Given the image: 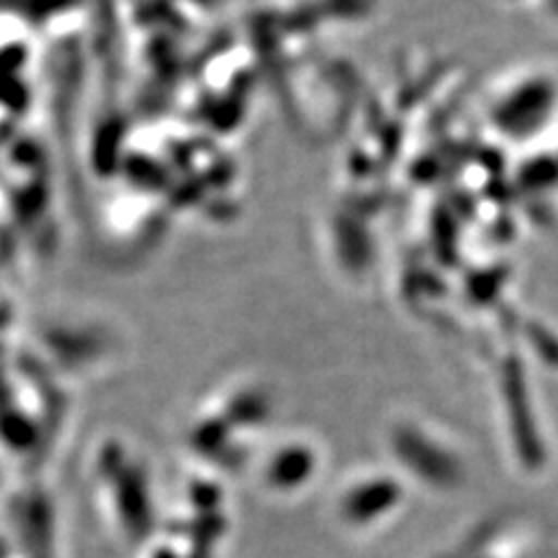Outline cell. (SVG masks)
<instances>
[{"instance_id":"6da1fadb","label":"cell","mask_w":558,"mask_h":558,"mask_svg":"<svg viewBox=\"0 0 558 558\" xmlns=\"http://www.w3.org/2000/svg\"><path fill=\"white\" fill-rule=\"evenodd\" d=\"M352 517H361V514H375L379 510H387L389 505L393 502V486L389 484H377V486H365L359 488V492L352 494Z\"/></svg>"}]
</instances>
